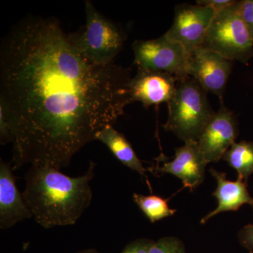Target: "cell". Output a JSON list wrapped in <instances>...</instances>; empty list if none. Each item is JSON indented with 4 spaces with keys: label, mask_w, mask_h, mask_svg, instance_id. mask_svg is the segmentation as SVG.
Instances as JSON below:
<instances>
[{
    "label": "cell",
    "mask_w": 253,
    "mask_h": 253,
    "mask_svg": "<svg viewBox=\"0 0 253 253\" xmlns=\"http://www.w3.org/2000/svg\"><path fill=\"white\" fill-rule=\"evenodd\" d=\"M130 68L87 59L57 19L29 16L3 38L0 107L11 129L13 169H61L131 104Z\"/></svg>",
    "instance_id": "obj_1"
},
{
    "label": "cell",
    "mask_w": 253,
    "mask_h": 253,
    "mask_svg": "<svg viewBox=\"0 0 253 253\" xmlns=\"http://www.w3.org/2000/svg\"><path fill=\"white\" fill-rule=\"evenodd\" d=\"M95 166L91 161L85 174L78 177L56 168L31 166L22 195L35 220L45 229L76 224L92 201L89 182Z\"/></svg>",
    "instance_id": "obj_2"
},
{
    "label": "cell",
    "mask_w": 253,
    "mask_h": 253,
    "mask_svg": "<svg viewBox=\"0 0 253 253\" xmlns=\"http://www.w3.org/2000/svg\"><path fill=\"white\" fill-rule=\"evenodd\" d=\"M168 106V118L163 128L184 143L198 141L215 113L207 91L190 76L178 79L175 92Z\"/></svg>",
    "instance_id": "obj_3"
},
{
    "label": "cell",
    "mask_w": 253,
    "mask_h": 253,
    "mask_svg": "<svg viewBox=\"0 0 253 253\" xmlns=\"http://www.w3.org/2000/svg\"><path fill=\"white\" fill-rule=\"evenodd\" d=\"M86 24L71 40L88 59L99 65L114 63L126 41L123 28L99 12L90 1H85Z\"/></svg>",
    "instance_id": "obj_4"
},
{
    "label": "cell",
    "mask_w": 253,
    "mask_h": 253,
    "mask_svg": "<svg viewBox=\"0 0 253 253\" xmlns=\"http://www.w3.org/2000/svg\"><path fill=\"white\" fill-rule=\"evenodd\" d=\"M200 47L232 61L249 62L253 56V38L239 14L237 1L216 13Z\"/></svg>",
    "instance_id": "obj_5"
},
{
    "label": "cell",
    "mask_w": 253,
    "mask_h": 253,
    "mask_svg": "<svg viewBox=\"0 0 253 253\" xmlns=\"http://www.w3.org/2000/svg\"><path fill=\"white\" fill-rule=\"evenodd\" d=\"M132 49L138 69L168 73L177 79L189 76V53L165 35L149 41H135Z\"/></svg>",
    "instance_id": "obj_6"
},
{
    "label": "cell",
    "mask_w": 253,
    "mask_h": 253,
    "mask_svg": "<svg viewBox=\"0 0 253 253\" xmlns=\"http://www.w3.org/2000/svg\"><path fill=\"white\" fill-rule=\"evenodd\" d=\"M216 12L199 4H177L172 26L165 36L179 43L189 54L202 44Z\"/></svg>",
    "instance_id": "obj_7"
},
{
    "label": "cell",
    "mask_w": 253,
    "mask_h": 253,
    "mask_svg": "<svg viewBox=\"0 0 253 253\" xmlns=\"http://www.w3.org/2000/svg\"><path fill=\"white\" fill-rule=\"evenodd\" d=\"M232 69V61L215 51L199 47L189 54L188 75L207 92L223 97Z\"/></svg>",
    "instance_id": "obj_8"
},
{
    "label": "cell",
    "mask_w": 253,
    "mask_h": 253,
    "mask_svg": "<svg viewBox=\"0 0 253 253\" xmlns=\"http://www.w3.org/2000/svg\"><path fill=\"white\" fill-rule=\"evenodd\" d=\"M156 162L148 170L157 175L158 174H170L180 179L184 188L194 191L205 179L206 166L208 164L204 154L200 149L197 141L184 143L175 150V156L171 161L164 162L160 156Z\"/></svg>",
    "instance_id": "obj_9"
},
{
    "label": "cell",
    "mask_w": 253,
    "mask_h": 253,
    "mask_svg": "<svg viewBox=\"0 0 253 253\" xmlns=\"http://www.w3.org/2000/svg\"><path fill=\"white\" fill-rule=\"evenodd\" d=\"M238 134L236 116L222 102L198 139L200 149L207 163H217L222 159L231 145L235 143Z\"/></svg>",
    "instance_id": "obj_10"
},
{
    "label": "cell",
    "mask_w": 253,
    "mask_h": 253,
    "mask_svg": "<svg viewBox=\"0 0 253 253\" xmlns=\"http://www.w3.org/2000/svg\"><path fill=\"white\" fill-rule=\"evenodd\" d=\"M177 78L168 73L138 69L129 84L131 103L139 101L145 108L168 103L175 92Z\"/></svg>",
    "instance_id": "obj_11"
},
{
    "label": "cell",
    "mask_w": 253,
    "mask_h": 253,
    "mask_svg": "<svg viewBox=\"0 0 253 253\" xmlns=\"http://www.w3.org/2000/svg\"><path fill=\"white\" fill-rule=\"evenodd\" d=\"M11 163L0 162V229H10L20 221L33 217L18 191Z\"/></svg>",
    "instance_id": "obj_12"
},
{
    "label": "cell",
    "mask_w": 253,
    "mask_h": 253,
    "mask_svg": "<svg viewBox=\"0 0 253 253\" xmlns=\"http://www.w3.org/2000/svg\"><path fill=\"white\" fill-rule=\"evenodd\" d=\"M209 172L217 181V188L212 196L217 199L218 205L214 211L201 219V224H206L219 213L237 211L245 204H249L253 208V198L248 190L247 181L240 179L234 181L228 180L226 173L219 172L213 168Z\"/></svg>",
    "instance_id": "obj_13"
},
{
    "label": "cell",
    "mask_w": 253,
    "mask_h": 253,
    "mask_svg": "<svg viewBox=\"0 0 253 253\" xmlns=\"http://www.w3.org/2000/svg\"><path fill=\"white\" fill-rule=\"evenodd\" d=\"M96 140L101 141L103 144L106 145L114 155L115 157L123 165L144 176L151 188L146 176V169L136 156L130 143L122 133L116 130L113 126H108L98 133L96 136Z\"/></svg>",
    "instance_id": "obj_14"
},
{
    "label": "cell",
    "mask_w": 253,
    "mask_h": 253,
    "mask_svg": "<svg viewBox=\"0 0 253 253\" xmlns=\"http://www.w3.org/2000/svg\"><path fill=\"white\" fill-rule=\"evenodd\" d=\"M222 159L238 173V179L248 181L253 174V142L241 141L234 143Z\"/></svg>",
    "instance_id": "obj_15"
},
{
    "label": "cell",
    "mask_w": 253,
    "mask_h": 253,
    "mask_svg": "<svg viewBox=\"0 0 253 253\" xmlns=\"http://www.w3.org/2000/svg\"><path fill=\"white\" fill-rule=\"evenodd\" d=\"M132 197L134 202L151 223L174 215L176 212V210L169 207L168 200L159 196L154 195L144 196L134 193Z\"/></svg>",
    "instance_id": "obj_16"
},
{
    "label": "cell",
    "mask_w": 253,
    "mask_h": 253,
    "mask_svg": "<svg viewBox=\"0 0 253 253\" xmlns=\"http://www.w3.org/2000/svg\"><path fill=\"white\" fill-rule=\"evenodd\" d=\"M148 253H186L181 240L173 236L161 238L154 241Z\"/></svg>",
    "instance_id": "obj_17"
},
{
    "label": "cell",
    "mask_w": 253,
    "mask_h": 253,
    "mask_svg": "<svg viewBox=\"0 0 253 253\" xmlns=\"http://www.w3.org/2000/svg\"><path fill=\"white\" fill-rule=\"evenodd\" d=\"M238 10L253 38V0L237 1Z\"/></svg>",
    "instance_id": "obj_18"
},
{
    "label": "cell",
    "mask_w": 253,
    "mask_h": 253,
    "mask_svg": "<svg viewBox=\"0 0 253 253\" xmlns=\"http://www.w3.org/2000/svg\"><path fill=\"white\" fill-rule=\"evenodd\" d=\"M154 241L146 239H136L128 244L121 253H148Z\"/></svg>",
    "instance_id": "obj_19"
},
{
    "label": "cell",
    "mask_w": 253,
    "mask_h": 253,
    "mask_svg": "<svg viewBox=\"0 0 253 253\" xmlns=\"http://www.w3.org/2000/svg\"><path fill=\"white\" fill-rule=\"evenodd\" d=\"M235 1L234 0H198L196 1V4L211 8L217 13L218 11L231 6Z\"/></svg>",
    "instance_id": "obj_20"
},
{
    "label": "cell",
    "mask_w": 253,
    "mask_h": 253,
    "mask_svg": "<svg viewBox=\"0 0 253 253\" xmlns=\"http://www.w3.org/2000/svg\"><path fill=\"white\" fill-rule=\"evenodd\" d=\"M239 241L244 247L252 251L253 250V224L246 225L240 231Z\"/></svg>",
    "instance_id": "obj_21"
},
{
    "label": "cell",
    "mask_w": 253,
    "mask_h": 253,
    "mask_svg": "<svg viewBox=\"0 0 253 253\" xmlns=\"http://www.w3.org/2000/svg\"><path fill=\"white\" fill-rule=\"evenodd\" d=\"M77 253H99L94 249L84 250V251H80Z\"/></svg>",
    "instance_id": "obj_22"
},
{
    "label": "cell",
    "mask_w": 253,
    "mask_h": 253,
    "mask_svg": "<svg viewBox=\"0 0 253 253\" xmlns=\"http://www.w3.org/2000/svg\"><path fill=\"white\" fill-rule=\"evenodd\" d=\"M253 253L252 252V251H251V253Z\"/></svg>",
    "instance_id": "obj_23"
}]
</instances>
